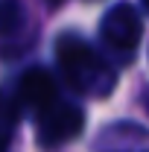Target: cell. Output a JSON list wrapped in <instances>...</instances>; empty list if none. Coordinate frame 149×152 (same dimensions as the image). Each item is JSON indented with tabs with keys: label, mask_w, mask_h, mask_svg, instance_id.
I'll list each match as a JSON object with an SVG mask.
<instances>
[{
	"label": "cell",
	"mask_w": 149,
	"mask_h": 152,
	"mask_svg": "<svg viewBox=\"0 0 149 152\" xmlns=\"http://www.w3.org/2000/svg\"><path fill=\"white\" fill-rule=\"evenodd\" d=\"M143 3H146V9H149V0H143Z\"/></svg>",
	"instance_id": "5"
},
{
	"label": "cell",
	"mask_w": 149,
	"mask_h": 152,
	"mask_svg": "<svg viewBox=\"0 0 149 152\" xmlns=\"http://www.w3.org/2000/svg\"><path fill=\"white\" fill-rule=\"evenodd\" d=\"M140 32H143L140 15L131 9L129 3L114 6L111 12L102 18V38L111 47H117V50H134L137 41H140Z\"/></svg>",
	"instance_id": "3"
},
{
	"label": "cell",
	"mask_w": 149,
	"mask_h": 152,
	"mask_svg": "<svg viewBox=\"0 0 149 152\" xmlns=\"http://www.w3.org/2000/svg\"><path fill=\"white\" fill-rule=\"evenodd\" d=\"M56 94H58V85H56V76L50 73L47 67H29L23 70L18 82V96L20 102L32 111H44L56 102Z\"/></svg>",
	"instance_id": "4"
},
{
	"label": "cell",
	"mask_w": 149,
	"mask_h": 152,
	"mask_svg": "<svg viewBox=\"0 0 149 152\" xmlns=\"http://www.w3.org/2000/svg\"><path fill=\"white\" fill-rule=\"evenodd\" d=\"M56 56L58 64L67 76V82L76 91H88V94H105L111 88L114 76L105 67L102 58L93 56V50L76 35H61L56 41Z\"/></svg>",
	"instance_id": "1"
},
{
	"label": "cell",
	"mask_w": 149,
	"mask_h": 152,
	"mask_svg": "<svg viewBox=\"0 0 149 152\" xmlns=\"http://www.w3.org/2000/svg\"><path fill=\"white\" fill-rule=\"evenodd\" d=\"M85 126V114L79 105H70V102H53L50 108H44L41 117H38L35 126V137L41 146H58L64 140H70L82 132Z\"/></svg>",
	"instance_id": "2"
}]
</instances>
